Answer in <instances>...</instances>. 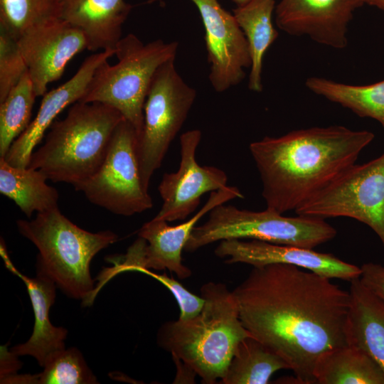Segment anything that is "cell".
<instances>
[{
    "label": "cell",
    "mask_w": 384,
    "mask_h": 384,
    "mask_svg": "<svg viewBox=\"0 0 384 384\" xmlns=\"http://www.w3.org/2000/svg\"><path fill=\"white\" fill-rule=\"evenodd\" d=\"M250 334L289 366L298 383H316L326 352L347 343L349 291L294 265L253 267L233 291Z\"/></svg>",
    "instance_id": "cell-1"
},
{
    "label": "cell",
    "mask_w": 384,
    "mask_h": 384,
    "mask_svg": "<svg viewBox=\"0 0 384 384\" xmlns=\"http://www.w3.org/2000/svg\"><path fill=\"white\" fill-rule=\"evenodd\" d=\"M374 137L367 130L332 125L252 142L267 208L282 214L295 210L356 164Z\"/></svg>",
    "instance_id": "cell-2"
},
{
    "label": "cell",
    "mask_w": 384,
    "mask_h": 384,
    "mask_svg": "<svg viewBox=\"0 0 384 384\" xmlns=\"http://www.w3.org/2000/svg\"><path fill=\"white\" fill-rule=\"evenodd\" d=\"M205 303L196 316L167 321L157 332L159 346L206 384L225 375L239 343L252 336L243 326L233 291L210 282L201 288Z\"/></svg>",
    "instance_id": "cell-3"
},
{
    "label": "cell",
    "mask_w": 384,
    "mask_h": 384,
    "mask_svg": "<svg viewBox=\"0 0 384 384\" xmlns=\"http://www.w3.org/2000/svg\"><path fill=\"white\" fill-rule=\"evenodd\" d=\"M123 119L107 105L75 102L64 119L52 124L28 167L40 170L53 182L73 186L83 182L102 165L113 132Z\"/></svg>",
    "instance_id": "cell-4"
},
{
    "label": "cell",
    "mask_w": 384,
    "mask_h": 384,
    "mask_svg": "<svg viewBox=\"0 0 384 384\" xmlns=\"http://www.w3.org/2000/svg\"><path fill=\"white\" fill-rule=\"evenodd\" d=\"M19 233L38 250L36 275L53 281L68 297L86 301L95 287L90 265L97 252L115 242L111 230L87 231L67 218L58 208L18 220Z\"/></svg>",
    "instance_id": "cell-5"
},
{
    "label": "cell",
    "mask_w": 384,
    "mask_h": 384,
    "mask_svg": "<svg viewBox=\"0 0 384 384\" xmlns=\"http://www.w3.org/2000/svg\"><path fill=\"white\" fill-rule=\"evenodd\" d=\"M178 43L157 39L144 44L136 35L122 37L115 46L118 61L107 60L96 69L79 102H100L118 110L139 132L144 105L153 76L163 63L176 58Z\"/></svg>",
    "instance_id": "cell-6"
},
{
    "label": "cell",
    "mask_w": 384,
    "mask_h": 384,
    "mask_svg": "<svg viewBox=\"0 0 384 384\" xmlns=\"http://www.w3.org/2000/svg\"><path fill=\"white\" fill-rule=\"evenodd\" d=\"M336 235V230L324 219L300 215L288 217L268 208L252 211L224 203L212 209L208 220L193 228L184 250L194 252L230 239L258 240L313 249Z\"/></svg>",
    "instance_id": "cell-7"
},
{
    "label": "cell",
    "mask_w": 384,
    "mask_h": 384,
    "mask_svg": "<svg viewBox=\"0 0 384 384\" xmlns=\"http://www.w3.org/2000/svg\"><path fill=\"white\" fill-rule=\"evenodd\" d=\"M196 97V91L178 74L175 58L155 72L144 105V124L139 141L142 183L148 189L169 146L181 130Z\"/></svg>",
    "instance_id": "cell-8"
},
{
    "label": "cell",
    "mask_w": 384,
    "mask_h": 384,
    "mask_svg": "<svg viewBox=\"0 0 384 384\" xmlns=\"http://www.w3.org/2000/svg\"><path fill=\"white\" fill-rule=\"evenodd\" d=\"M139 134L124 118L115 128L104 161L96 172L74 186L92 203L131 216L153 207L142 183L139 160Z\"/></svg>",
    "instance_id": "cell-9"
},
{
    "label": "cell",
    "mask_w": 384,
    "mask_h": 384,
    "mask_svg": "<svg viewBox=\"0 0 384 384\" xmlns=\"http://www.w3.org/2000/svg\"><path fill=\"white\" fill-rule=\"evenodd\" d=\"M294 211L324 220L355 219L370 227L384 247V153L367 163L354 164Z\"/></svg>",
    "instance_id": "cell-10"
},
{
    "label": "cell",
    "mask_w": 384,
    "mask_h": 384,
    "mask_svg": "<svg viewBox=\"0 0 384 384\" xmlns=\"http://www.w3.org/2000/svg\"><path fill=\"white\" fill-rule=\"evenodd\" d=\"M201 136L196 129L181 134L179 166L176 172L165 173L161 178L158 190L163 203L155 218L183 220L195 211L203 194L227 186L224 171L197 162L196 154Z\"/></svg>",
    "instance_id": "cell-11"
},
{
    "label": "cell",
    "mask_w": 384,
    "mask_h": 384,
    "mask_svg": "<svg viewBox=\"0 0 384 384\" xmlns=\"http://www.w3.org/2000/svg\"><path fill=\"white\" fill-rule=\"evenodd\" d=\"M198 8L205 28V42L213 88L224 92L238 85L250 68L246 38L233 14L218 0H191Z\"/></svg>",
    "instance_id": "cell-12"
},
{
    "label": "cell",
    "mask_w": 384,
    "mask_h": 384,
    "mask_svg": "<svg viewBox=\"0 0 384 384\" xmlns=\"http://www.w3.org/2000/svg\"><path fill=\"white\" fill-rule=\"evenodd\" d=\"M244 196L235 186L210 192L200 210L189 220L171 226L167 221L154 218L145 223L138 232L146 242L137 250L132 272L139 269L168 270L181 279L189 277L191 271L182 263L181 253L197 222L215 207Z\"/></svg>",
    "instance_id": "cell-13"
},
{
    "label": "cell",
    "mask_w": 384,
    "mask_h": 384,
    "mask_svg": "<svg viewBox=\"0 0 384 384\" xmlns=\"http://www.w3.org/2000/svg\"><path fill=\"white\" fill-rule=\"evenodd\" d=\"M17 42L38 97L61 78L76 55L87 49L85 34L61 18L26 31Z\"/></svg>",
    "instance_id": "cell-14"
},
{
    "label": "cell",
    "mask_w": 384,
    "mask_h": 384,
    "mask_svg": "<svg viewBox=\"0 0 384 384\" xmlns=\"http://www.w3.org/2000/svg\"><path fill=\"white\" fill-rule=\"evenodd\" d=\"M363 0H280L276 5L277 26L289 35L306 36L336 49L348 45V26Z\"/></svg>",
    "instance_id": "cell-15"
},
{
    "label": "cell",
    "mask_w": 384,
    "mask_h": 384,
    "mask_svg": "<svg viewBox=\"0 0 384 384\" xmlns=\"http://www.w3.org/2000/svg\"><path fill=\"white\" fill-rule=\"evenodd\" d=\"M215 254L228 264L245 263L252 267L271 264L291 265L330 279L349 282L360 277L361 273V267L341 260L331 254L258 240H221L215 250Z\"/></svg>",
    "instance_id": "cell-16"
},
{
    "label": "cell",
    "mask_w": 384,
    "mask_h": 384,
    "mask_svg": "<svg viewBox=\"0 0 384 384\" xmlns=\"http://www.w3.org/2000/svg\"><path fill=\"white\" fill-rule=\"evenodd\" d=\"M114 54V49H107L90 55L71 78L43 95L36 116L13 142L4 158L8 164L20 168L28 166L34 148L55 118L66 107L81 100L97 68Z\"/></svg>",
    "instance_id": "cell-17"
},
{
    "label": "cell",
    "mask_w": 384,
    "mask_h": 384,
    "mask_svg": "<svg viewBox=\"0 0 384 384\" xmlns=\"http://www.w3.org/2000/svg\"><path fill=\"white\" fill-rule=\"evenodd\" d=\"M0 252L6 268L24 282L35 319L33 331L30 338L25 343L12 347L10 351L17 356H31L43 367L48 356L65 348L67 329L53 326L49 318L50 309L55 299L57 286L46 277L36 275L31 278L17 270L10 260L2 241Z\"/></svg>",
    "instance_id": "cell-18"
},
{
    "label": "cell",
    "mask_w": 384,
    "mask_h": 384,
    "mask_svg": "<svg viewBox=\"0 0 384 384\" xmlns=\"http://www.w3.org/2000/svg\"><path fill=\"white\" fill-rule=\"evenodd\" d=\"M132 9L125 0H61L60 18L85 34L88 50L115 49Z\"/></svg>",
    "instance_id": "cell-19"
},
{
    "label": "cell",
    "mask_w": 384,
    "mask_h": 384,
    "mask_svg": "<svg viewBox=\"0 0 384 384\" xmlns=\"http://www.w3.org/2000/svg\"><path fill=\"white\" fill-rule=\"evenodd\" d=\"M350 283L347 343L364 350L384 373V302L359 277Z\"/></svg>",
    "instance_id": "cell-20"
},
{
    "label": "cell",
    "mask_w": 384,
    "mask_h": 384,
    "mask_svg": "<svg viewBox=\"0 0 384 384\" xmlns=\"http://www.w3.org/2000/svg\"><path fill=\"white\" fill-rule=\"evenodd\" d=\"M275 0H250L233 9V15L248 43L251 66L248 79L249 90H262L263 58L279 33L272 23Z\"/></svg>",
    "instance_id": "cell-21"
},
{
    "label": "cell",
    "mask_w": 384,
    "mask_h": 384,
    "mask_svg": "<svg viewBox=\"0 0 384 384\" xmlns=\"http://www.w3.org/2000/svg\"><path fill=\"white\" fill-rule=\"evenodd\" d=\"M314 376L319 384H384V373L362 348L346 343L318 360Z\"/></svg>",
    "instance_id": "cell-22"
},
{
    "label": "cell",
    "mask_w": 384,
    "mask_h": 384,
    "mask_svg": "<svg viewBox=\"0 0 384 384\" xmlns=\"http://www.w3.org/2000/svg\"><path fill=\"white\" fill-rule=\"evenodd\" d=\"M46 180L40 170L16 167L0 157V192L14 201L28 218L35 212L58 208L59 194Z\"/></svg>",
    "instance_id": "cell-23"
},
{
    "label": "cell",
    "mask_w": 384,
    "mask_h": 384,
    "mask_svg": "<svg viewBox=\"0 0 384 384\" xmlns=\"http://www.w3.org/2000/svg\"><path fill=\"white\" fill-rule=\"evenodd\" d=\"M306 87L317 95L347 108L361 117L378 122L384 128V80L356 85L321 77H310Z\"/></svg>",
    "instance_id": "cell-24"
},
{
    "label": "cell",
    "mask_w": 384,
    "mask_h": 384,
    "mask_svg": "<svg viewBox=\"0 0 384 384\" xmlns=\"http://www.w3.org/2000/svg\"><path fill=\"white\" fill-rule=\"evenodd\" d=\"M287 369V363L252 336L238 345L222 384H267L277 371Z\"/></svg>",
    "instance_id": "cell-25"
},
{
    "label": "cell",
    "mask_w": 384,
    "mask_h": 384,
    "mask_svg": "<svg viewBox=\"0 0 384 384\" xmlns=\"http://www.w3.org/2000/svg\"><path fill=\"white\" fill-rule=\"evenodd\" d=\"M42 372L35 375H10L1 383L95 384L97 378L81 352L75 347L63 348L46 359Z\"/></svg>",
    "instance_id": "cell-26"
},
{
    "label": "cell",
    "mask_w": 384,
    "mask_h": 384,
    "mask_svg": "<svg viewBox=\"0 0 384 384\" xmlns=\"http://www.w3.org/2000/svg\"><path fill=\"white\" fill-rule=\"evenodd\" d=\"M36 97L27 70L0 102V157L6 156L13 142L29 125Z\"/></svg>",
    "instance_id": "cell-27"
},
{
    "label": "cell",
    "mask_w": 384,
    "mask_h": 384,
    "mask_svg": "<svg viewBox=\"0 0 384 384\" xmlns=\"http://www.w3.org/2000/svg\"><path fill=\"white\" fill-rule=\"evenodd\" d=\"M61 0H0V30L16 40L26 31L58 20Z\"/></svg>",
    "instance_id": "cell-28"
},
{
    "label": "cell",
    "mask_w": 384,
    "mask_h": 384,
    "mask_svg": "<svg viewBox=\"0 0 384 384\" xmlns=\"http://www.w3.org/2000/svg\"><path fill=\"white\" fill-rule=\"evenodd\" d=\"M27 70L17 40L0 30V102Z\"/></svg>",
    "instance_id": "cell-29"
},
{
    "label": "cell",
    "mask_w": 384,
    "mask_h": 384,
    "mask_svg": "<svg viewBox=\"0 0 384 384\" xmlns=\"http://www.w3.org/2000/svg\"><path fill=\"white\" fill-rule=\"evenodd\" d=\"M139 272L152 277L164 284L175 297L180 309L179 319L186 320L191 319L200 313L202 310L205 300L200 295L197 296L181 283L166 274H159L150 271L149 269H140Z\"/></svg>",
    "instance_id": "cell-30"
},
{
    "label": "cell",
    "mask_w": 384,
    "mask_h": 384,
    "mask_svg": "<svg viewBox=\"0 0 384 384\" xmlns=\"http://www.w3.org/2000/svg\"><path fill=\"white\" fill-rule=\"evenodd\" d=\"M360 280L373 294L384 302V266L367 262L361 266Z\"/></svg>",
    "instance_id": "cell-31"
},
{
    "label": "cell",
    "mask_w": 384,
    "mask_h": 384,
    "mask_svg": "<svg viewBox=\"0 0 384 384\" xmlns=\"http://www.w3.org/2000/svg\"><path fill=\"white\" fill-rule=\"evenodd\" d=\"M364 4L375 6L384 11V0H363Z\"/></svg>",
    "instance_id": "cell-32"
},
{
    "label": "cell",
    "mask_w": 384,
    "mask_h": 384,
    "mask_svg": "<svg viewBox=\"0 0 384 384\" xmlns=\"http://www.w3.org/2000/svg\"><path fill=\"white\" fill-rule=\"evenodd\" d=\"M233 2H235V4H237V6H242L245 4H246L247 2H248L250 0H233Z\"/></svg>",
    "instance_id": "cell-33"
}]
</instances>
